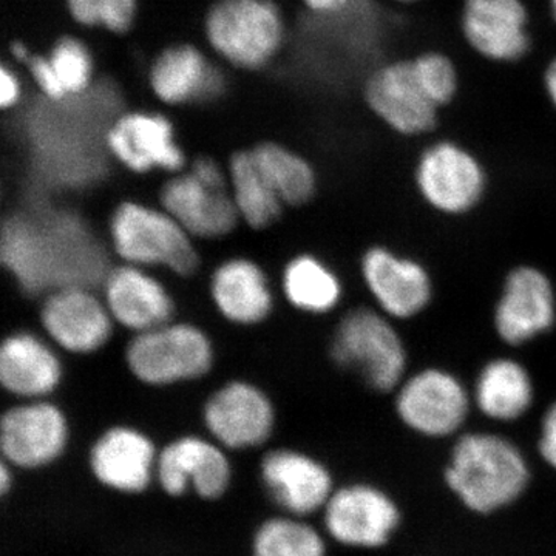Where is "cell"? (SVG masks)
Here are the masks:
<instances>
[{"instance_id":"32","label":"cell","mask_w":556,"mask_h":556,"mask_svg":"<svg viewBox=\"0 0 556 556\" xmlns=\"http://www.w3.org/2000/svg\"><path fill=\"white\" fill-rule=\"evenodd\" d=\"M420 87L434 105L442 108L453 100L457 90L455 65L444 54L427 53L412 61Z\"/></svg>"},{"instance_id":"3","label":"cell","mask_w":556,"mask_h":556,"mask_svg":"<svg viewBox=\"0 0 556 556\" xmlns=\"http://www.w3.org/2000/svg\"><path fill=\"white\" fill-rule=\"evenodd\" d=\"M110 237L127 265L144 269L159 266L188 277L200 263L193 237L163 207L121 203L110 218Z\"/></svg>"},{"instance_id":"26","label":"cell","mask_w":556,"mask_h":556,"mask_svg":"<svg viewBox=\"0 0 556 556\" xmlns=\"http://www.w3.org/2000/svg\"><path fill=\"white\" fill-rule=\"evenodd\" d=\"M228 179L240 219L248 226L262 230L280 218L285 204L263 177L251 149L239 150L230 156Z\"/></svg>"},{"instance_id":"37","label":"cell","mask_w":556,"mask_h":556,"mask_svg":"<svg viewBox=\"0 0 556 556\" xmlns=\"http://www.w3.org/2000/svg\"><path fill=\"white\" fill-rule=\"evenodd\" d=\"M546 89L548 97L556 108V60L548 65L546 73Z\"/></svg>"},{"instance_id":"27","label":"cell","mask_w":556,"mask_h":556,"mask_svg":"<svg viewBox=\"0 0 556 556\" xmlns=\"http://www.w3.org/2000/svg\"><path fill=\"white\" fill-rule=\"evenodd\" d=\"M251 152L281 203L302 206L313 199L317 188L316 172L302 155L276 141L258 142Z\"/></svg>"},{"instance_id":"7","label":"cell","mask_w":556,"mask_h":556,"mask_svg":"<svg viewBox=\"0 0 556 556\" xmlns=\"http://www.w3.org/2000/svg\"><path fill=\"white\" fill-rule=\"evenodd\" d=\"M399 419L420 437H453L466 424L470 397L459 379L444 369L428 368L401 383Z\"/></svg>"},{"instance_id":"33","label":"cell","mask_w":556,"mask_h":556,"mask_svg":"<svg viewBox=\"0 0 556 556\" xmlns=\"http://www.w3.org/2000/svg\"><path fill=\"white\" fill-rule=\"evenodd\" d=\"M25 70H27L30 79L36 87H38L39 93L42 94L46 100L60 102L67 100L65 94L62 93L60 84L54 78L53 72H51L49 60H47L46 53H33L24 62Z\"/></svg>"},{"instance_id":"4","label":"cell","mask_w":556,"mask_h":556,"mask_svg":"<svg viewBox=\"0 0 556 556\" xmlns=\"http://www.w3.org/2000/svg\"><path fill=\"white\" fill-rule=\"evenodd\" d=\"M126 364L146 386H174L206 376L214 365V346L195 325L169 321L138 332L127 346Z\"/></svg>"},{"instance_id":"35","label":"cell","mask_w":556,"mask_h":556,"mask_svg":"<svg viewBox=\"0 0 556 556\" xmlns=\"http://www.w3.org/2000/svg\"><path fill=\"white\" fill-rule=\"evenodd\" d=\"M22 100V83L16 70L9 62L0 67V108L10 110L16 108Z\"/></svg>"},{"instance_id":"39","label":"cell","mask_w":556,"mask_h":556,"mask_svg":"<svg viewBox=\"0 0 556 556\" xmlns=\"http://www.w3.org/2000/svg\"><path fill=\"white\" fill-rule=\"evenodd\" d=\"M552 3V11H554L555 20H556V0H551Z\"/></svg>"},{"instance_id":"13","label":"cell","mask_w":556,"mask_h":556,"mask_svg":"<svg viewBox=\"0 0 556 556\" xmlns=\"http://www.w3.org/2000/svg\"><path fill=\"white\" fill-rule=\"evenodd\" d=\"M204 424L223 447H258L268 441L276 424L269 397L249 382L226 383L204 405Z\"/></svg>"},{"instance_id":"12","label":"cell","mask_w":556,"mask_h":556,"mask_svg":"<svg viewBox=\"0 0 556 556\" xmlns=\"http://www.w3.org/2000/svg\"><path fill=\"white\" fill-rule=\"evenodd\" d=\"M416 179L427 203L444 214L470 211L485 188L481 164L452 142H439L424 153L417 164Z\"/></svg>"},{"instance_id":"15","label":"cell","mask_w":556,"mask_h":556,"mask_svg":"<svg viewBox=\"0 0 556 556\" xmlns=\"http://www.w3.org/2000/svg\"><path fill=\"white\" fill-rule=\"evenodd\" d=\"M365 100L399 134H426L437 124L439 108L420 87L412 62H393L376 70L365 86Z\"/></svg>"},{"instance_id":"21","label":"cell","mask_w":556,"mask_h":556,"mask_svg":"<svg viewBox=\"0 0 556 556\" xmlns=\"http://www.w3.org/2000/svg\"><path fill=\"white\" fill-rule=\"evenodd\" d=\"M463 28L470 46L489 60L517 61L529 49L521 0H466Z\"/></svg>"},{"instance_id":"23","label":"cell","mask_w":556,"mask_h":556,"mask_svg":"<svg viewBox=\"0 0 556 556\" xmlns=\"http://www.w3.org/2000/svg\"><path fill=\"white\" fill-rule=\"evenodd\" d=\"M62 379L60 357L31 332H14L0 346V383L13 396L36 401L50 396Z\"/></svg>"},{"instance_id":"25","label":"cell","mask_w":556,"mask_h":556,"mask_svg":"<svg viewBox=\"0 0 556 556\" xmlns=\"http://www.w3.org/2000/svg\"><path fill=\"white\" fill-rule=\"evenodd\" d=\"M535 391L529 372L511 358H496L479 372L475 402L496 422H514L532 407Z\"/></svg>"},{"instance_id":"16","label":"cell","mask_w":556,"mask_h":556,"mask_svg":"<svg viewBox=\"0 0 556 556\" xmlns=\"http://www.w3.org/2000/svg\"><path fill=\"white\" fill-rule=\"evenodd\" d=\"M555 292L546 274L532 266L511 270L495 311L500 338L522 345L554 327Z\"/></svg>"},{"instance_id":"6","label":"cell","mask_w":556,"mask_h":556,"mask_svg":"<svg viewBox=\"0 0 556 556\" xmlns=\"http://www.w3.org/2000/svg\"><path fill=\"white\" fill-rule=\"evenodd\" d=\"M325 529L342 546L379 551L402 525L397 501L378 485L356 482L334 490L324 508Z\"/></svg>"},{"instance_id":"1","label":"cell","mask_w":556,"mask_h":556,"mask_svg":"<svg viewBox=\"0 0 556 556\" xmlns=\"http://www.w3.org/2000/svg\"><path fill=\"white\" fill-rule=\"evenodd\" d=\"M445 485L470 514L489 517L517 504L532 482L529 460L500 434H463L444 470Z\"/></svg>"},{"instance_id":"9","label":"cell","mask_w":556,"mask_h":556,"mask_svg":"<svg viewBox=\"0 0 556 556\" xmlns=\"http://www.w3.org/2000/svg\"><path fill=\"white\" fill-rule=\"evenodd\" d=\"M113 321L104 300L83 285L54 289L40 308L43 331L72 354L100 351L112 336Z\"/></svg>"},{"instance_id":"17","label":"cell","mask_w":556,"mask_h":556,"mask_svg":"<svg viewBox=\"0 0 556 556\" xmlns=\"http://www.w3.org/2000/svg\"><path fill=\"white\" fill-rule=\"evenodd\" d=\"M156 471L161 485L172 496L188 489L215 500L230 484V464L223 450L195 437L179 438L161 452Z\"/></svg>"},{"instance_id":"11","label":"cell","mask_w":556,"mask_h":556,"mask_svg":"<svg viewBox=\"0 0 556 556\" xmlns=\"http://www.w3.org/2000/svg\"><path fill=\"white\" fill-rule=\"evenodd\" d=\"M67 441V417L42 399L10 408L0 422V447L11 466H49L62 455Z\"/></svg>"},{"instance_id":"34","label":"cell","mask_w":556,"mask_h":556,"mask_svg":"<svg viewBox=\"0 0 556 556\" xmlns=\"http://www.w3.org/2000/svg\"><path fill=\"white\" fill-rule=\"evenodd\" d=\"M538 453L552 470L556 471V402L541 420Z\"/></svg>"},{"instance_id":"30","label":"cell","mask_w":556,"mask_h":556,"mask_svg":"<svg viewBox=\"0 0 556 556\" xmlns=\"http://www.w3.org/2000/svg\"><path fill=\"white\" fill-rule=\"evenodd\" d=\"M46 56L65 98L78 97L93 83V54L76 36H60L51 43Z\"/></svg>"},{"instance_id":"31","label":"cell","mask_w":556,"mask_h":556,"mask_svg":"<svg viewBox=\"0 0 556 556\" xmlns=\"http://www.w3.org/2000/svg\"><path fill=\"white\" fill-rule=\"evenodd\" d=\"M70 20L84 28L127 35L137 24L139 0H64Z\"/></svg>"},{"instance_id":"8","label":"cell","mask_w":556,"mask_h":556,"mask_svg":"<svg viewBox=\"0 0 556 556\" xmlns=\"http://www.w3.org/2000/svg\"><path fill=\"white\" fill-rule=\"evenodd\" d=\"M105 149L134 174L164 170L178 174L186 164L174 123L163 113L129 110L113 119L104 135Z\"/></svg>"},{"instance_id":"38","label":"cell","mask_w":556,"mask_h":556,"mask_svg":"<svg viewBox=\"0 0 556 556\" xmlns=\"http://www.w3.org/2000/svg\"><path fill=\"white\" fill-rule=\"evenodd\" d=\"M11 485V473L10 467L7 466V463L2 464V468H0V490H2L3 495L9 492Z\"/></svg>"},{"instance_id":"29","label":"cell","mask_w":556,"mask_h":556,"mask_svg":"<svg viewBox=\"0 0 556 556\" xmlns=\"http://www.w3.org/2000/svg\"><path fill=\"white\" fill-rule=\"evenodd\" d=\"M254 556H327V544L306 522L270 519L255 535Z\"/></svg>"},{"instance_id":"36","label":"cell","mask_w":556,"mask_h":556,"mask_svg":"<svg viewBox=\"0 0 556 556\" xmlns=\"http://www.w3.org/2000/svg\"><path fill=\"white\" fill-rule=\"evenodd\" d=\"M316 16H336L353 5L354 0H300Z\"/></svg>"},{"instance_id":"10","label":"cell","mask_w":556,"mask_h":556,"mask_svg":"<svg viewBox=\"0 0 556 556\" xmlns=\"http://www.w3.org/2000/svg\"><path fill=\"white\" fill-rule=\"evenodd\" d=\"M148 86L164 105L182 108L217 100L225 90V76L195 43L175 42L150 61Z\"/></svg>"},{"instance_id":"2","label":"cell","mask_w":556,"mask_h":556,"mask_svg":"<svg viewBox=\"0 0 556 556\" xmlns=\"http://www.w3.org/2000/svg\"><path fill=\"white\" fill-rule=\"evenodd\" d=\"M201 30L208 51L240 72L268 68L288 38L283 11L274 0H214Z\"/></svg>"},{"instance_id":"18","label":"cell","mask_w":556,"mask_h":556,"mask_svg":"<svg viewBox=\"0 0 556 556\" xmlns=\"http://www.w3.org/2000/svg\"><path fill=\"white\" fill-rule=\"evenodd\" d=\"M362 274L387 316L415 317L430 303L431 280L424 266L386 248L369 249L362 260Z\"/></svg>"},{"instance_id":"5","label":"cell","mask_w":556,"mask_h":556,"mask_svg":"<svg viewBox=\"0 0 556 556\" xmlns=\"http://www.w3.org/2000/svg\"><path fill=\"white\" fill-rule=\"evenodd\" d=\"M331 356L343 368L356 369L372 390L388 393L401 387L407 351L393 325L376 311H351L340 321Z\"/></svg>"},{"instance_id":"22","label":"cell","mask_w":556,"mask_h":556,"mask_svg":"<svg viewBox=\"0 0 556 556\" xmlns=\"http://www.w3.org/2000/svg\"><path fill=\"white\" fill-rule=\"evenodd\" d=\"M156 463L153 442L130 427L110 428L90 453L91 471L98 481L123 493L142 492Z\"/></svg>"},{"instance_id":"24","label":"cell","mask_w":556,"mask_h":556,"mask_svg":"<svg viewBox=\"0 0 556 556\" xmlns=\"http://www.w3.org/2000/svg\"><path fill=\"white\" fill-rule=\"evenodd\" d=\"M211 295L226 320L244 327L262 324L273 309L265 273L248 258L222 263L212 276Z\"/></svg>"},{"instance_id":"28","label":"cell","mask_w":556,"mask_h":556,"mask_svg":"<svg viewBox=\"0 0 556 556\" xmlns=\"http://www.w3.org/2000/svg\"><path fill=\"white\" fill-rule=\"evenodd\" d=\"M281 285L289 303L305 313H328L342 299L338 276L313 255L292 258L283 270Z\"/></svg>"},{"instance_id":"40","label":"cell","mask_w":556,"mask_h":556,"mask_svg":"<svg viewBox=\"0 0 556 556\" xmlns=\"http://www.w3.org/2000/svg\"><path fill=\"white\" fill-rule=\"evenodd\" d=\"M397 2H415V0H397Z\"/></svg>"},{"instance_id":"14","label":"cell","mask_w":556,"mask_h":556,"mask_svg":"<svg viewBox=\"0 0 556 556\" xmlns=\"http://www.w3.org/2000/svg\"><path fill=\"white\" fill-rule=\"evenodd\" d=\"M160 200L193 239H222L241 222L230 189L207 185L190 170L167 179Z\"/></svg>"},{"instance_id":"19","label":"cell","mask_w":556,"mask_h":556,"mask_svg":"<svg viewBox=\"0 0 556 556\" xmlns=\"http://www.w3.org/2000/svg\"><path fill=\"white\" fill-rule=\"evenodd\" d=\"M262 478L274 500L298 517L324 510L334 493L328 468L294 450H276L266 455Z\"/></svg>"},{"instance_id":"20","label":"cell","mask_w":556,"mask_h":556,"mask_svg":"<svg viewBox=\"0 0 556 556\" xmlns=\"http://www.w3.org/2000/svg\"><path fill=\"white\" fill-rule=\"evenodd\" d=\"M102 300L113 320L137 334L169 324L174 314V302L163 283L144 268L127 263L110 270Z\"/></svg>"}]
</instances>
